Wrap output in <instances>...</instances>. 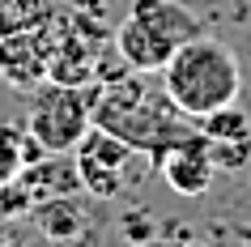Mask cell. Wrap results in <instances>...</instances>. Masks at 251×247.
Returning a JSON list of instances; mask_svg holds the SVG:
<instances>
[{
  "mask_svg": "<svg viewBox=\"0 0 251 247\" xmlns=\"http://www.w3.org/2000/svg\"><path fill=\"white\" fill-rule=\"evenodd\" d=\"M158 230H162V226L149 218V209H128V213L119 218V234H124L128 243H153Z\"/></svg>",
  "mask_w": 251,
  "mask_h": 247,
  "instance_id": "9a60e30c",
  "label": "cell"
},
{
  "mask_svg": "<svg viewBox=\"0 0 251 247\" xmlns=\"http://www.w3.org/2000/svg\"><path fill=\"white\" fill-rule=\"evenodd\" d=\"M196 128L209 137V141H234V137H251V115L238 103H226L217 111L196 119Z\"/></svg>",
  "mask_w": 251,
  "mask_h": 247,
  "instance_id": "7c38bea8",
  "label": "cell"
},
{
  "mask_svg": "<svg viewBox=\"0 0 251 247\" xmlns=\"http://www.w3.org/2000/svg\"><path fill=\"white\" fill-rule=\"evenodd\" d=\"M149 162H153V170H162L166 188L179 192V196L209 192L213 175H217V166H213V158H209V137L200 128H183V132H175V137H166L162 145H153Z\"/></svg>",
  "mask_w": 251,
  "mask_h": 247,
  "instance_id": "5b68a950",
  "label": "cell"
},
{
  "mask_svg": "<svg viewBox=\"0 0 251 247\" xmlns=\"http://www.w3.org/2000/svg\"><path fill=\"white\" fill-rule=\"evenodd\" d=\"M30 218L39 221L43 239H51V243H77V239H85V213H81L77 196H51V200H39Z\"/></svg>",
  "mask_w": 251,
  "mask_h": 247,
  "instance_id": "30bf717a",
  "label": "cell"
},
{
  "mask_svg": "<svg viewBox=\"0 0 251 247\" xmlns=\"http://www.w3.org/2000/svg\"><path fill=\"white\" fill-rule=\"evenodd\" d=\"M162 90L179 107V115H187L196 124L200 115H209L217 107L238 103V90H243L238 55L222 39L196 34V39H187L166 60V68H162Z\"/></svg>",
  "mask_w": 251,
  "mask_h": 247,
  "instance_id": "6da1fadb",
  "label": "cell"
},
{
  "mask_svg": "<svg viewBox=\"0 0 251 247\" xmlns=\"http://www.w3.org/2000/svg\"><path fill=\"white\" fill-rule=\"evenodd\" d=\"M47 55H51L47 26L0 34V77L13 90H34L39 81H47Z\"/></svg>",
  "mask_w": 251,
  "mask_h": 247,
  "instance_id": "52a82bcc",
  "label": "cell"
},
{
  "mask_svg": "<svg viewBox=\"0 0 251 247\" xmlns=\"http://www.w3.org/2000/svg\"><path fill=\"white\" fill-rule=\"evenodd\" d=\"M94 124V90L90 85H64V81H39L30 90L26 124L22 128L43 141L51 154H73L77 141Z\"/></svg>",
  "mask_w": 251,
  "mask_h": 247,
  "instance_id": "277c9868",
  "label": "cell"
},
{
  "mask_svg": "<svg viewBox=\"0 0 251 247\" xmlns=\"http://www.w3.org/2000/svg\"><path fill=\"white\" fill-rule=\"evenodd\" d=\"M204 34L192 9H183L179 0H132L128 17L115 26L111 47L124 55V64L132 73H162L187 39Z\"/></svg>",
  "mask_w": 251,
  "mask_h": 247,
  "instance_id": "3957f363",
  "label": "cell"
},
{
  "mask_svg": "<svg viewBox=\"0 0 251 247\" xmlns=\"http://www.w3.org/2000/svg\"><path fill=\"white\" fill-rule=\"evenodd\" d=\"M132 145L115 137V132L90 124V132L77 141L73 158H77V175H81V192H90L94 200H115L124 188V166L132 162Z\"/></svg>",
  "mask_w": 251,
  "mask_h": 247,
  "instance_id": "8992f818",
  "label": "cell"
},
{
  "mask_svg": "<svg viewBox=\"0 0 251 247\" xmlns=\"http://www.w3.org/2000/svg\"><path fill=\"white\" fill-rule=\"evenodd\" d=\"M209 158L217 170H243L251 162V137H234V141H209Z\"/></svg>",
  "mask_w": 251,
  "mask_h": 247,
  "instance_id": "5bb4252c",
  "label": "cell"
},
{
  "mask_svg": "<svg viewBox=\"0 0 251 247\" xmlns=\"http://www.w3.org/2000/svg\"><path fill=\"white\" fill-rule=\"evenodd\" d=\"M17 179L34 192V200L81 192V175H77V158L73 154H43L39 162H26V166L17 170Z\"/></svg>",
  "mask_w": 251,
  "mask_h": 247,
  "instance_id": "ba28073f",
  "label": "cell"
},
{
  "mask_svg": "<svg viewBox=\"0 0 251 247\" xmlns=\"http://www.w3.org/2000/svg\"><path fill=\"white\" fill-rule=\"evenodd\" d=\"M238 239H251V226H243V230H238Z\"/></svg>",
  "mask_w": 251,
  "mask_h": 247,
  "instance_id": "2e32d148",
  "label": "cell"
},
{
  "mask_svg": "<svg viewBox=\"0 0 251 247\" xmlns=\"http://www.w3.org/2000/svg\"><path fill=\"white\" fill-rule=\"evenodd\" d=\"M22 124H0V183L17 179L22 170Z\"/></svg>",
  "mask_w": 251,
  "mask_h": 247,
  "instance_id": "4fadbf2b",
  "label": "cell"
},
{
  "mask_svg": "<svg viewBox=\"0 0 251 247\" xmlns=\"http://www.w3.org/2000/svg\"><path fill=\"white\" fill-rule=\"evenodd\" d=\"M94 124L124 137L136 154L141 149L149 154L166 137L192 128V119L179 115V107L166 98V90L149 85V73H124L115 81H102L94 90Z\"/></svg>",
  "mask_w": 251,
  "mask_h": 247,
  "instance_id": "7a4b0ae2",
  "label": "cell"
},
{
  "mask_svg": "<svg viewBox=\"0 0 251 247\" xmlns=\"http://www.w3.org/2000/svg\"><path fill=\"white\" fill-rule=\"evenodd\" d=\"M51 0H0V34L13 30H43L51 26Z\"/></svg>",
  "mask_w": 251,
  "mask_h": 247,
  "instance_id": "8fae6325",
  "label": "cell"
},
{
  "mask_svg": "<svg viewBox=\"0 0 251 247\" xmlns=\"http://www.w3.org/2000/svg\"><path fill=\"white\" fill-rule=\"evenodd\" d=\"M47 81H64V85H90L94 81V39L85 34H64L60 43H51L47 55Z\"/></svg>",
  "mask_w": 251,
  "mask_h": 247,
  "instance_id": "9c48e42d",
  "label": "cell"
}]
</instances>
